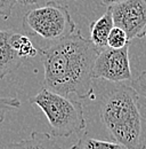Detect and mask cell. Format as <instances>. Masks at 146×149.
<instances>
[{
    "mask_svg": "<svg viewBox=\"0 0 146 149\" xmlns=\"http://www.w3.org/2000/svg\"><path fill=\"white\" fill-rule=\"evenodd\" d=\"M114 26L121 28L129 40L146 36V0H125L110 7Z\"/></svg>",
    "mask_w": 146,
    "mask_h": 149,
    "instance_id": "6",
    "label": "cell"
},
{
    "mask_svg": "<svg viewBox=\"0 0 146 149\" xmlns=\"http://www.w3.org/2000/svg\"><path fill=\"white\" fill-rule=\"evenodd\" d=\"M12 33V30L0 29V79L14 72L21 67L23 61L10 46Z\"/></svg>",
    "mask_w": 146,
    "mask_h": 149,
    "instance_id": "7",
    "label": "cell"
},
{
    "mask_svg": "<svg viewBox=\"0 0 146 149\" xmlns=\"http://www.w3.org/2000/svg\"><path fill=\"white\" fill-rule=\"evenodd\" d=\"M99 118L114 141L128 149H146V116L132 87L118 84L104 94Z\"/></svg>",
    "mask_w": 146,
    "mask_h": 149,
    "instance_id": "2",
    "label": "cell"
},
{
    "mask_svg": "<svg viewBox=\"0 0 146 149\" xmlns=\"http://www.w3.org/2000/svg\"><path fill=\"white\" fill-rule=\"evenodd\" d=\"M131 87L139 95H143L146 99V70L138 74L135 80H132Z\"/></svg>",
    "mask_w": 146,
    "mask_h": 149,
    "instance_id": "14",
    "label": "cell"
},
{
    "mask_svg": "<svg viewBox=\"0 0 146 149\" xmlns=\"http://www.w3.org/2000/svg\"><path fill=\"white\" fill-rule=\"evenodd\" d=\"M98 49L80 31L40 51L45 87L65 96L95 97L92 68Z\"/></svg>",
    "mask_w": 146,
    "mask_h": 149,
    "instance_id": "1",
    "label": "cell"
},
{
    "mask_svg": "<svg viewBox=\"0 0 146 149\" xmlns=\"http://www.w3.org/2000/svg\"><path fill=\"white\" fill-rule=\"evenodd\" d=\"M21 107V101L16 97L0 96V123L3 122L6 113L12 109H17Z\"/></svg>",
    "mask_w": 146,
    "mask_h": 149,
    "instance_id": "13",
    "label": "cell"
},
{
    "mask_svg": "<svg viewBox=\"0 0 146 149\" xmlns=\"http://www.w3.org/2000/svg\"><path fill=\"white\" fill-rule=\"evenodd\" d=\"M76 149H128L123 145L116 141H106L89 138L87 134L80 138V140L74 145Z\"/></svg>",
    "mask_w": 146,
    "mask_h": 149,
    "instance_id": "11",
    "label": "cell"
},
{
    "mask_svg": "<svg viewBox=\"0 0 146 149\" xmlns=\"http://www.w3.org/2000/svg\"><path fill=\"white\" fill-rule=\"evenodd\" d=\"M130 40L128 38L127 33L118 26H113L107 38V46L111 48H122L129 45Z\"/></svg>",
    "mask_w": 146,
    "mask_h": 149,
    "instance_id": "12",
    "label": "cell"
},
{
    "mask_svg": "<svg viewBox=\"0 0 146 149\" xmlns=\"http://www.w3.org/2000/svg\"><path fill=\"white\" fill-rule=\"evenodd\" d=\"M145 37H146V36H145Z\"/></svg>",
    "mask_w": 146,
    "mask_h": 149,
    "instance_id": "20",
    "label": "cell"
},
{
    "mask_svg": "<svg viewBox=\"0 0 146 149\" xmlns=\"http://www.w3.org/2000/svg\"><path fill=\"white\" fill-rule=\"evenodd\" d=\"M16 1H19L22 3H32V2H36V0H16Z\"/></svg>",
    "mask_w": 146,
    "mask_h": 149,
    "instance_id": "17",
    "label": "cell"
},
{
    "mask_svg": "<svg viewBox=\"0 0 146 149\" xmlns=\"http://www.w3.org/2000/svg\"><path fill=\"white\" fill-rule=\"evenodd\" d=\"M24 32L38 46L39 52L67 38L75 31L69 8L56 1H48L29 9L22 19Z\"/></svg>",
    "mask_w": 146,
    "mask_h": 149,
    "instance_id": "3",
    "label": "cell"
},
{
    "mask_svg": "<svg viewBox=\"0 0 146 149\" xmlns=\"http://www.w3.org/2000/svg\"><path fill=\"white\" fill-rule=\"evenodd\" d=\"M16 2V0H0V19L6 21L10 17Z\"/></svg>",
    "mask_w": 146,
    "mask_h": 149,
    "instance_id": "15",
    "label": "cell"
},
{
    "mask_svg": "<svg viewBox=\"0 0 146 149\" xmlns=\"http://www.w3.org/2000/svg\"><path fill=\"white\" fill-rule=\"evenodd\" d=\"M122 1H125V0H101V3H102L103 6L111 7V6L116 5V3H119V2H122Z\"/></svg>",
    "mask_w": 146,
    "mask_h": 149,
    "instance_id": "16",
    "label": "cell"
},
{
    "mask_svg": "<svg viewBox=\"0 0 146 149\" xmlns=\"http://www.w3.org/2000/svg\"><path fill=\"white\" fill-rule=\"evenodd\" d=\"M129 46L122 48L107 47L98 53L92 68L94 79H105L112 83H121L132 79Z\"/></svg>",
    "mask_w": 146,
    "mask_h": 149,
    "instance_id": "5",
    "label": "cell"
},
{
    "mask_svg": "<svg viewBox=\"0 0 146 149\" xmlns=\"http://www.w3.org/2000/svg\"><path fill=\"white\" fill-rule=\"evenodd\" d=\"M10 46L18 57H21L22 60L36 57L40 53L38 47L28 35L18 33L14 31L10 36Z\"/></svg>",
    "mask_w": 146,
    "mask_h": 149,
    "instance_id": "10",
    "label": "cell"
},
{
    "mask_svg": "<svg viewBox=\"0 0 146 149\" xmlns=\"http://www.w3.org/2000/svg\"><path fill=\"white\" fill-rule=\"evenodd\" d=\"M52 1H56V2H57V1H59V0H52ZM69 1H75V0H69Z\"/></svg>",
    "mask_w": 146,
    "mask_h": 149,
    "instance_id": "18",
    "label": "cell"
},
{
    "mask_svg": "<svg viewBox=\"0 0 146 149\" xmlns=\"http://www.w3.org/2000/svg\"><path fill=\"white\" fill-rule=\"evenodd\" d=\"M30 103L36 104L46 115L55 138H69L86 129L83 106L70 96L43 87L30 99Z\"/></svg>",
    "mask_w": 146,
    "mask_h": 149,
    "instance_id": "4",
    "label": "cell"
},
{
    "mask_svg": "<svg viewBox=\"0 0 146 149\" xmlns=\"http://www.w3.org/2000/svg\"><path fill=\"white\" fill-rule=\"evenodd\" d=\"M10 149H62L55 138L46 132H32L28 139L12 143Z\"/></svg>",
    "mask_w": 146,
    "mask_h": 149,
    "instance_id": "9",
    "label": "cell"
},
{
    "mask_svg": "<svg viewBox=\"0 0 146 149\" xmlns=\"http://www.w3.org/2000/svg\"><path fill=\"white\" fill-rule=\"evenodd\" d=\"M71 149H76V148H75V147H74V146H73V147H72V148H71Z\"/></svg>",
    "mask_w": 146,
    "mask_h": 149,
    "instance_id": "19",
    "label": "cell"
},
{
    "mask_svg": "<svg viewBox=\"0 0 146 149\" xmlns=\"http://www.w3.org/2000/svg\"><path fill=\"white\" fill-rule=\"evenodd\" d=\"M113 26H114V23H113L112 12L110 7H107V10L99 19L91 22L90 26H89L90 40L94 44V46L98 49V52L109 47L107 38Z\"/></svg>",
    "mask_w": 146,
    "mask_h": 149,
    "instance_id": "8",
    "label": "cell"
}]
</instances>
